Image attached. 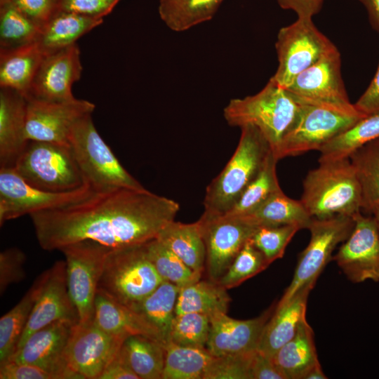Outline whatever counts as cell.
Returning a JSON list of instances; mask_svg holds the SVG:
<instances>
[{"instance_id": "cell-1", "label": "cell", "mask_w": 379, "mask_h": 379, "mask_svg": "<svg viewBox=\"0 0 379 379\" xmlns=\"http://www.w3.org/2000/svg\"><path fill=\"white\" fill-rule=\"evenodd\" d=\"M179 209L175 201L145 188H120L95 192L79 203L29 216L44 250H60L84 240L114 249L156 238L166 224L174 220Z\"/></svg>"}, {"instance_id": "cell-2", "label": "cell", "mask_w": 379, "mask_h": 379, "mask_svg": "<svg viewBox=\"0 0 379 379\" xmlns=\"http://www.w3.org/2000/svg\"><path fill=\"white\" fill-rule=\"evenodd\" d=\"M300 201L317 219L361 212V190L350 158L319 161L303 180Z\"/></svg>"}, {"instance_id": "cell-3", "label": "cell", "mask_w": 379, "mask_h": 379, "mask_svg": "<svg viewBox=\"0 0 379 379\" xmlns=\"http://www.w3.org/2000/svg\"><path fill=\"white\" fill-rule=\"evenodd\" d=\"M241 130L234 153L220 173L206 187L203 213L222 215L229 212L259 174L272 151L257 128L248 125Z\"/></svg>"}, {"instance_id": "cell-4", "label": "cell", "mask_w": 379, "mask_h": 379, "mask_svg": "<svg viewBox=\"0 0 379 379\" xmlns=\"http://www.w3.org/2000/svg\"><path fill=\"white\" fill-rule=\"evenodd\" d=\"M300 104L289 92L270 79L255 95L232 99L223 116L231 126H253L269 142L273 152L295 122Z\"/></svg>"}, {"instance_id": "cell-5", "label": "cell", "mask_w": 379, "mask_h": 379, "mask_svg": "<svg viewBox=\"0 0 379 379\" xmlns=\"http://www.w3.org/2000/svg\"><path fill=\"white\" fill-rule=\"evenodd\" d=\"M92 114L73 125L68 142L86 184L95 192L145 187L121 164L97 131Z\"/></svg>"}, {"instance_id": "cell-6", "label": "cell", "mask_w": 379, "mask_h": 379, "mask_svg": "<svg viewBox=\"0 0 379 379\" xmlns=\"http://www.w3.org/2000/svg\"><path fill=\"white\" fill-rule=\"evenodd\" d=\"M145 244L110 249L98 284V290L130 308L163 281Z\"/></svg>"}, {"instance_id": "cell-7", "label": "cell", "mask_w": 379, "mask_h": 379, "mask_svg": "<svg viewBox=\"0 0 379 379\" xmlns=\"http://www.w3.org/2000/svg\"><path fill=\"white\" fill-rule=\"evenodd\" d=\"M13 168L27 183L46 191L68 192L86 184L69 145L29 140Z\"/></svg>"}, {"instance_id": "cell-8", "label": "cell", "mask_w": 379, "mask_h": 379, "mask_svg": "<svg viewBox=\"0 0 379 379\" xmlns=\"http://www.w3.org/2000/svg\"><path fill=\"white\" fill-rule=\"evenodd\" d=\"M278 67L270 78L286 88L301 72L336 46L310 18H298L281 28L275 44Z\"/></svg>"}, {"instance_id": "cell-9", "label": "cell", "mask_w": 379, "mask_h": 379, "mask_svg": "<svg viewBox=\"0 0 379 379\" xmlns=\"http://www.w3.org/2000/svg\"><path fill=\"white\" fill-rule=\"evenodd\" d=\"M300 103L327 108L342 114L366 117L347 95L341 73V56L337 47L298 74L286 88Z\"/></svg>"}, {"instance_id": "cell-10", "label": "cell", "mask_w": 379, "mask_h": 379, "mask_svg": "<svg viewBox=\"0 0 379 379\" xmlns=\"http://www.w3.org/2000/svg\"><path fill=\"white\" fill-rule=\"evenodd\" d=\"M354 225V218L346 215L325 219L313 218L308 228L311 234L310 242L300 253L291 284L278 304L286 302L305 286L314 287L319 276L333 258V252L349 237Z\"/></svg>"}, {"instance_id": "cell-11", "label": "cell", "mask_w": 379, "mask_h": 379, "mask_svg": "<svg viewBox=\"0 0 379 379\" xmlns=\"http://www.w3.org/2000/svg\"><path fill=\"white\" fill-rule=\"evenodd\" d=\"M95 192L88 184L68 192H51L32 186L13 168H0V225L35 212L69 206Z\"/></svg>"}, {"instance_id": "cell-12", "label": "cell", "mask_w": 379, "mask_h": 379, "mask_svg": "<svg viewBox=\"0 0 379 379\" xmlns=\"http://www.w3.org/2000/svg\"><path fill=\"white\" fill-rule=\"evenodd\" d=\"M110 248L91 240H84L60 249L65 255L69 294L80 322L93 318L98 284Z\"/></svg>"}, {"instance_id": "cell-13", "label": "cell", "mask_w": 379, "mask_h": 379, "mask_svg": "<svg viewBox=\"0 0 379 379\" xmlns=\"http://www.w3.org/2000/svg\"><path fill=\"white\" fill-rule=\"evenodd\" d=\"M300 104L295 122L273 152L278 160L312 150L319 151L329 140L364 117L347 115L316 105Z\"/></svg>"}, {"instance_id": "cell-14", "label": "cell", "mask_w": 379, "mask_h": 379, "mask_svg": "<svg viewBox=\"0 0 379 379\" xmlns=\"http://www.w3.org/2000/svg\"><path fill=\"white\" fill-rule=\"evenodd\" d=\"M197 222L206 246L205 271L218 282L258 227L240 215L203 213Z\"/></svg>"}, {"instance_id": "cell-15", "label": "cell", "mask_w": 379, "mask_h": 379, "mask_svg": "<svg viewBox=\"0 0 379 379\" xmlns=\"http://www.w3.org/2000/svg\"><path fill=\"white\" fill-rule=\"evenodd\" d=\"M125 338L106 333L93 319L79 321L73 328L66 348L67 365L81 379H99Z\"/></svg>"}, {"instance_id": "cell-16", "label": "cell", "mask_w": 379, "mask_h": 379, "mask_svg": "<svg viewBox=\"0 0 379 379\" xmlns=\"http://www.w3.org/2000/svg\"><path fill=\"white\" fill-rule=\"evenodd\" d=\"M353 218V230L333 259L353 283L379 281V234L375 220L373 215H364L361 212Z\"/></svg>"}, {"instance_id": "cell-17", "label": "cell", "mask_w": 379, "mask_h": 379, "mask_svg": "<svg viewBox=\"0 0 379 379\" xmlns=\"http://www.w3.org/2000/svg\"><path fill=\"white\" fill-rule=\"evenodd\" d=\"M27 100V140L64 145H69V135L76 121L92 114L95 107L91 102L77 98L65 102Z\"/></svg>"}, {"instance_id": "cell-18", "label": "cell", "mask_w": 379, "mask_h": 379, "mask_svg": "<svg viewBox=\"0 0 379 379\" xmlns=\"http://www.w3.org/2000/svg\"><path fill=\"white\" fill-rule=\"evenodd\" d=\"M77 323L56 321L37 330L8 361L37 366L54 375L56 379H81L69 368L65 358L69 339Z\"/></svg>"}, {"instance_id": "cell-19", "label": "cell", "mask_w": 379, "mask_h": 379, "mask_svg": "<svg viewBox=\"0 0 379 379\" xmlns=\"http://www.w3.org/2000/svg\"><path fill=\"white\" fill-rule=\"evenodd\" d=\"M80 50L77 44L44 55L27 99L65 102L75 99L72 85L83 70Z\"/></svg>"}, {"instance_id": "cell-20", "label": "cell", "mask_w": 379, "mask_h": 379, "mask_svg": "<svg viewBox=\"0 0 379 379\" xmlns=\"http://www.w3.org/2000/svg\"><path fill=\"white\" fill-rule=\"evenodd\" d=\"M61 320L79 321L77 310L69 294L66 265L63 260L55 262L46 270L45 281L17 349L37 330Z\"/></svg>"}, {"instance_id": "cell-21", "label": "cell", "mask_w": 379, "mask_h": 379, "mask_svg": "<svg viewBox=\"0 0 379 379\" xmlns=\"http://www.w3.org/2000/svg\"><path fill=\"white\" fill-rule=\"evenodd\" d=\"M276 305L273 304L260 316L251 319H233L227 313L211 316L206 350L214 357L255 352L265 324Z\"/></svg>"}, {"instance_id": "cell-22", "label": "cell", "mask_w": 379, "mask_h": 379, "mask_svg": "<svg viewBox=\"0 0 379 379\" xmlns=\"http://www.w3.org/2000/svg\"><path fill=\"white\" fill-rule=\"evenodd\" d=\"M27 105L22 94L0 88V168H13L29 141Z\"/></svg>"}, {"instance_id": "cell-23", "label": "cell", "mask_w": 379, "mask_h": 379, "mask_svg": "<svg viewBox=\"0 0 379 379\" xmlns=\"http://www.w3.org/2000/svg\"><path fill=\"white\" fill-rule=\"evenodd\" d=\"M312 286L300 289L290 300L277 303L275 309L265 324L258 350L272 357L275 352L289 341L306 317L307 303Z\"/></svg>"}, {"instance_id": "cell-24", "label": "cell", "mask_w": 379, "mask_h": 379, "mask_svg": "<svg viewBox=\"0 0 379 379\" xmlns=\"http://www.w3.org/2000/svg\"><path fill=\"white\" fill-rule=\"evenodd\" d=\"M94 322L106 333L126 338L143 335L164 344L158 331L141 315L98 290L94 302Z\"/></svg>"}, {"instance_id": "cell-25", "label": "cell", "mask_w": 379, "mask_h": 379, "mask_svg": "<svg viewBox=\"0 0 379 379\" xmlns=\"http://www.w3.org/2000/svg\"><path fill=\"white\" fill-rule=\"evenodd\" d=\"M43 58L36 41L0 48V88L17 91L27 99Z\"/></svg>"}, {"instance_id": "cell-26", "label": "cell", "mask_w": 379, "mask_h": 379, "mask_svg": "<svg viewBox=\"0 0 379 379\" xmlns=\"http://www.w3.org/2000/svg\"><path fill=\"white\" fill-rule=\"evenodd\" d=\"M284 379H305L309 371L319 364L314 331L306 317L301 321L294 336L272 357Z\"/></svg>"}, {"instance_id": "cell-27", "label": "cell", "mask_w": 379, "mask_h": 379, "mask_svg": "<svg viewBox=\"0 0 379 379\" xmlns=\"http://www.w3.org/2000/svg\"><path fill=\"white\" fill-rule=\"evenodd\" d=\"M103 22V18L58 10L40 29L36 43L48 55L76 44L85 34Z\"/></svg>"}, {"instance_id": "cell-28", "label": "cell", "mask_w": 379, "mask_h": 379, "mask_svg": "<svg viewBox=\"0 0 379 379\" xmlns=\"http://www.w3.org/2000/svg\"><path fill=\"white\" fill-rule=\"evenodd\" d=\"M193 271H205L206 246L198 222L182 223L172 220L156 237Z\"/></svg>"}, {"instance_id": "cell-29", "label": "cell", "mask_w": 379, "mask_h": 379, "mask_svg": "<svg viewBox=\"0 0 379 379\" xmlns=\"http://www.w3.org/2000/svg\"><path fill=\"white\" fill-rule=\"evenodd\" d=\"M46 277L41 274L22 299L0 319V365L15 352Z\"/></svg>"}, {"instance_id": "cell-30", "label": "cell", "mask_w": 379, "mask_h": 379, "mask_svg": "<svg viewBox=\"0 0 379 379\" xmlns=\"http://www.w3.org/2000/svg\"><path fill=\"white\" fill-rule=\"evenodd\" d=\"M227 290L210 279H199L182 287L177 298L175 314L195 312L211 317L216 314L227 313L231 300Z\"/></svg>"}, {"instance_id": "cell-31", "label": "cell", "mask_w": 379, "mask_h": 379, "mask_svg": "<svg viewBox=\"0 0 379 379\" xmlns=\"http://www.w3.org/2000/svg\"><path fill=\"white\" fill-rule=\"evenodd\" d=\"M120 352L138 379H161L165 347L159 341L143 335H130L123 341Z\"/></svg>"}, {"instance_id": "cell-32", "label": "cell", "mask_w": 379, "mask_h": 379, "mask_svg": "<svg viewBox=\"0 0 379 379\" xmlns=\"http://www.w3.org/2000/svg\"><path fill=\"white\" fill-rule=\"evenodd\" d=\"M240 216L246 218L258 227L293 225L307 230L313 219L300 200L290 198L282 190L251 213Z\"/></svg>"}, {"instance_id": "cell-33", "label": "cell", "mask_w": 379, "mask_h": 379, "mask_svg": "<svg viewBox=\"0 0 379 379\" xmlns=\"http://www.w3.org/2000/svg\"><path fill=\"white\" fill-rule=\"evenodd\" d=\"M180 289L178 286L163 281L154 291L131 308L158 331L165 345L169 339Z\"/></svg>"}, {"instance_id": "cell-34", "label": "cell", "mask_w": 379, "mask_h": 379, "mask_svg": "<svg viewBox=\"0 0 379 379\" xmlns=\"http://www.w3.org/2000/svg\"><path fill=\"white\" fill-rule=\"evenodd\" d=\"M223 0H160L159 14L171 30L184 32L213 18Z\"/></svg>"}, {"instance_id": "cell-35", "label": "cell", "mask_w": 379, "mask_h": 379, "mask_svg": "<svg viewBox=\"0 0 379 379\" xmlns=\"http://www.w3.org/2000/svg\"><path fill=\"white\" fill-rule=\"evenodd\" d=\"M164 347L161 379H204L214 357L206 347L182 346L171 341Z\"/></svg>"}, {"instance_id": "cell-36", "label": "cell", "mask_w": 379, "mask_h": 379, "mask_svg": "<svg viewBox=\"0 0 379 379\" xmlns=\"http://www.w3.org/2000/svg\"><path fill=\"white\" fill-rule=\"evenodd\" d=\"M379 138V112L367 115L338 134L320 149L319 161L350 158L366 143Z\"/></svg>"}, {"instance_id": "cell-37", "label": "cell", "mask_w": 379, "mask_h": 379, "mask_svg": "<svg viewBox=\"0 0 379 379\" xmlns=\"http://www.w3.org/2000/svg\"><path fill=\"white\" fill-rule=\"evenodd\" d=\"M362 194V210L370 214L379 204V138L355 151L350 157Z\"/></svg>"}, {"instance_id": "cell-38", "label": "cell", "mask_w": 379, "mask_h": 379, "mask_svg": "<svg viewBox=\"0 0 379 379\" xmlns=\"http://www.w3.org/2000/svg\"><path fill=\"white\" fill-rule=\"evenodd\" d=\"M278 161L272 151L259 174L245 189L232 209L224 215H247L281 190L276 171Z\"/></svg>"}, {"instance_id": "cell-39", "label": "cell", "mask_w": 379, "mask_h": 379, "mask_svg": "<svg viewBox=\"0 0 379 379\" xmlns=\"http://www.w3.org/2000/svg\"><path fill=\"white\" fill-rule=\"evenodd\" d=\"M145 247L149 259L163 281L182 288L201 279L202 274L193 271L158 239L146 242Z\"/></svg>"}, {"instance_id": "cell-40", "label": "cell", "mask_w": 379, "mask_h": 379, "mask_svg": "<svg viewBox=\"0 0 379 379\" xmlns=\"http://www.w3.org/2000/svg\"><path fill=\"white\" fill-rule=\"evenodd\" d=\"M0 48L36 42L41 27L9 2L0 4Z\"/></svg>"}, {"instance_id": "cell-41", "label": "cell", "mask_w": 379, "mask_h": 379, "mask_svg": "<svg viewBox=\"0 0 379 379\" xmlns=\"http://www.w3.org/2000/svg\"><path fill=\"white\" fill-rule=\"evenodd\" d=\"M210 328L208 315L195 312L175 314L168 341L182 346L206 347Z\"/></svg>"}, {"instance_id": "cell-42", "label": "cell", "mask_w": 379, "mask_h": 379, "mask_svg": "<svg viewBox=\"0 0 379 379\" xmlns=\"http://www.w3.org/2000/svg\"><path fill=\"white\" fill-rule=\"evenodd\" d=\"M270 265L263 254L248 239L218 283L229 289L261 272Z\"/></svg>"}, {"instance_id": "cell-43", "label": "cell", "mask_w": 379, "mask_h": 379, "mask_svg": "<svg viewBox=\"0 0 379 379\" xmlns=\"http://www.w3.org/2000/svg\"><path fill=\"white\" fill-rule=\"evenodd\" d=\"M300 230L298 226L293 225L260 226L251 240L270 265L283 257L288 244Z\"/></svg>"}, {"instance_id": "cell-44", "label": "cell", "mask_w": 379, "mask_h": 379, "mask_svg": "<svg viewBox=\"0 0 379 379\" xmlns=\"http://www.w3.org/2000/svg\"><path fill=\"white\" fill-rule=\"evenodd\" d=\"M255 352L214 357L204 379H251V364Z\"/></svg>"}, {"instance_id": "cell-45", "label": "cell", "mask_w": 379, "mask_h": 379, "mask_svg": "<svg viewBox=\"0 0 379 379\" xmlns=\"http://www.w3.org/2000/svg\"><path fill=\"white\" fill-rule=\"evenodd\" d=\"M25 254L19 248H8L0 253V292L10 285L22 281L25 277Z\"/></svg>"}, {"instance_id": "cell-46", "label": "cell", "mask_w": 379, "mask_h": 379, "mask_svg": "<svg viewBox=\"0 0 379 379\" xmlns=\"http://www.w3.org/2000/svg\"><path fill=\"white\" fill-rule=\"evenodd\" d=\"M6 2L12 4L40 27L59 10V0H0V4Z\"/></svg>"}, {"instance_id": "cell-47", "label": "cell", "mask_w": 379, "mask_h": 379, "mask_svg": "<svg viewBox=\"0 0 379 379\" xmlns=\"http://www.w3.org/2000/svg\"><path fill=\"white\" fill-rule=\"evenodd\" d=\"M121 0H59V10L103 18Z\"/></svg>"}, {"instance_id": "cell-48", "label": "cell", "mask_w": 379, "mask_h": 379, "mask_svg": "<svg viewBox=\"0 0 379 379\" xmlns=\"http://www.w3.org/2000/svg\"><path fill=\"white\" fill-rule=\"evenodd\" d=\"M0 379H56V378L37 366L8 361L0 365Z\"/></svg>"}, {"instance_id": "cell-49", "label": "cell", "mask_w": 379, "mask_h": 379, "mask_svg": "<svg viewBox=\"0 0 379 379\" xmlns=\"http://www.w3.org/2000/svg\"><path fill=\"white\" fill-rule=\"evenodd\" d=\"M354 106L365 116L379 112V62L373 79Z\"/></svg>"}, {"instance_id": "cell-50", "label": "cell", "mask_w": 379, "mask_h": 379, "mask_svg": "<svg viewBox=\"0 0 379 379\" xmlns=\"http://www.w3.org/2000/svg\"><path fill=\"white\" fill-rule=\"evenodd\" d=\"M251 379H284L271 357L258 350L251 364Z\"/></svg>"}, {"instance_id": "cell-51", "label": "cell", "mask_w": 379, "mask_h": 379, "mask_svg": "<svg viewBox=\"0 0 379 379\" xmlns=\"http://www.w3.org/2000/svg\"><path fill=\"white\" fill-rule=\"evenodd\" d=\"M281 8L294 11L298 18H312L321 10L324 0H277Z\"/></svg>"}, {"instance_id": "cell-52", "label": "cell", "mask_w": 379, "mask_h": 379, "mask_svg": "<svg viewBox=\"0 0 379 379\" xmlns=\"http://www.w3.org/2000/svg\"><path fill=\"white\" fill-rule=\"evenodd\" d=\"M99 379H138V378L131 370L119 350Z\"/></svg>"}, {"instance_id": "cell-53", "label": "cell", "mask_w": 379, "mask_h": 379, "mask_svg": "<svg viewBox=\"0 0 379 379\" xmlns=\"http://www.w3.org/2000/svg\"><path fill=\"white\" fill-rule=\"evenodd\" d=\"M365 7L372 27L379 33V0H358Z\"/></svg>"}, {"instance_id": "cell-54", "label": "cell", "mask_w": 379, "mask_h": 379, "mask_svg": "<svg viewBox=\"0 0 379 379\" xmlns=\"http://www.w3.org/2000/svg\"><path fill=\"white\" fill-rule=\"evenodd\" d=\"M327 377L324 373L320 363L314 366L307 374L305 379H326Z\"/></svg>"}, {"instance_id": "cell-55", "label": "cell", "mask_w": 379, "mask_h": 379, "mask_svg": "<svg viewBox=\"0 0 379 379\" xmlns=\"http://www.w3.org/2000/svg\"><path fill=\"white\" fill-rule=\"evenodd\" d=\"M370 215H373L375 220L377 228L378 231V234H379V204H377L372 208L370 212Z\"/></svg>"}]
</instances>
